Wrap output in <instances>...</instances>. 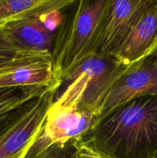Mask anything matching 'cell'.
Returning a JSON list of instances; mask_svg holds the SVG:
<instances>
[{
  "instance_id": "2e32d148",
  "label": "cell",
  "mask_w": 157,
  "mask_h": 158,
  "mask_svg": "<svg viewBox=\"0 0 157 158\" xmlns=\"http://www.w3.org/2000/svg\"><path fill=\"white\" fill-rule=\"evenodd\" d=\"M152 54H153V55L155 56V58H156V60H157V49H155V52H154L153 53H152Z\"/></svg>"
},
{
  "instance_id": "5b68a950",
  "label": "cell",
  "mask_w": 157,
  "mask_h": 158,
  "mask_svg": "<svg viewBox=\"0 0 157 158\" xmlns=\"http://www.w3.org/2000/svg\"><path fill=\"white\" fill-rule=\"evenodd\" d=\"M156 2L157 0H109L95 55L115 58L142 16Z\"/></svg>"
},
{
  "instance_id": "6da1fadb",
  "label": "cell",
  "mask_w": 157,
  "mask_h": 158,
  "mask_svg": "<svg viewBox=\"0 0 157 158\" xmlns=\"http://www.w3.org/2000/svg\"><path fill=\"white\" fill-rule=\"evenodd\" d=\"M85 137L110 158H157V96L123 103Z\"/></svg>"
},
{
  "instance_id": "30bf717a",
  "label": "cell",
  "mask_w": 157,
  "mask_h": 158,
  "mask_svg": "<svg viewBox=\"0 0 157 158\" xmlns=\"http://www.w3.org/2000/svg\"><path fill=\"white\" fill-rule=\"evenodd\" d=\"M157 49V2L142 16L115 60L132 66L144 60Z\"/></svg>"
},
{
  "instance_id": "9c48e42d",
  "label": "cell",
  "mask_w": 157,
  "mask_h": 158,
  "mask_svg": "<svg viewBox=\"0 0 157 158\" xmlns=\"http://www.w3.org/2000/svg\"><path fill=\"white\" fill-rule=\"evenodd\" d=\"M75 1L53 0L48 7L9 23L3 26V29L11 42L20 50L52 52L55 34L46 27L41 15L52 9H66Z\"/></svg>"
},
{
  "instance_id": "4fadbf2b",
  "label": "cell",
  "mask_w": 157,
  "mask_h": 158,
  "mask_svg": "<svg viewBox=\"0 0 157 158\" xmlns=\"http://www.w3.org/2000/svg\"><path fill=\"white\" fill-rule=\"evenodd\" d=\"M72 143L75 148L72 158H110L85 137L74 139Z\"/></svg>"
},
{
  "instance_id": "7c38bea8",
  "label": "cell",
  "mask_w": 157,
  "mask_h": 158,
  "mask_svg": "<svg viewBox=\"0 0 157 158\" xmlns=\"http://www.w3.org/2000/svg\"><path fill=\"white\" fill-rule=\"evenodd\" d=\"M53 0H0V27L48 7Z\"/></svg>"
},
{
  "instance_id": "ba28073f",
  "label": "cell",
  "mask_w": 157,
  "mask_h": 158,
  "mask_svg": "<svg viewBox=\"0 0 157 158\" xmlns=\"http://www.w3.org/2000/svg\"><path fill=\"white\" fill-rule=\"evenodd\" d=\"M26 86H61L49 52H26L0 64V88Z\"/></svg>"
},
{
  "instance_id": "3957f363",
  "label": "cell",
  "mask_w": 157,
  "mask_h": 158,
  "mask_svg": "<svg viewBox=\"0 0 157 158\" xmlns=\"http://www.w3.org/2000/svg\"><path fill=\"white\" fill-rule=\"evenodd\" d=\"M132 66H123L112 58L88 57L63 77L62 84L66 82L67 87L50 108L90 111L97 115L111 87Z\"/></svg>"
},
{
  "instance_id": "277c9868",
  "label": "cell",
  "mask_w": 157,
  "mask_h": 158,
  "mask_svg": "<svg viewBox=\"0 0 157 158\" xmlns=\"http://www.w3.org/2000/svg\"><path fill=\"white\" fill-rule=\"evenodd\" d=\"M59 87L49 88L0 121V158H25L40 135Z\"/></svg>"
},
{
  "instance_id": "9a60e30c",
  "label": "cell",
  "mask_w": 157,
  "mask_h": 158,
  "mask_svg": "<svg viewBox=\"0 0 157 158\" xmlns=\"http://www.w3.org/2000/svg\"><path fill=\"white\" fill-rule=\"evenodd\" d=\"M26 52L29 51L18 49L9 40L3 27H0V64L10 61Z\"/></svg>"
},
{
  "instance_id": "52a82bcc",
  "label": "cell",
  "mask_w": 157,
  "mask_h": 158,
  "mask_svg": "<svg viewBox=\"0 0 157 158\" xmlns=\"http://www.w3.org/2000/svg\"><path fill=\"white\" fill-rule=\"evenodd\" d=\"M95 118L96 114L90 111L49 108L41 134L25 158H34L55 143L86 137L95 123Z\"/></svg>"
},
{
  "instance_id": "8fae6325",
  "label": "cell",
  "mask_w": 157,
  "mask_h": 158,
  "mask_svg": "<svg viewBox=\"0 0 157 158\" xmlns=\"http://www.w3.org/2000/svg\"><path fill=\"white\" fill-rule=\"evenodd\" d=\"M52 87L55 86H26L0 88V121L29 100L39 97Z\"/></svg>"
},
{
  "instance_id": "5bb4252c",
  "label": "cell",
  "mask_w": 157,
  "mask_h": 158,
  "mask_svg": "<svg viewBox=\"0 0 157 158\" xmlns=\"http://www.w3.org/2000/svg\"><path fill=\"white\" fill-rule=\"evenodd\" d=\"M74 151L75 148L72 140L66 143L52 145L34 158H72Z\"/></svg>"
},
{
  "instance_id": "7a4b0ae2",
  "label": "cell",
  "mask_w": 157,
  "mask_h": 158,
  "mask_svg": "<svg viewBox=\"0 0 157 158\" xmlns=\"http://www.w3.org/2000/svg\"><path fill=\"white\" fill-rule=\"evenodd\" d=\"M109 0H80L70 6L55 32L51 52L56 80L95 55L97 38Z\"/></svg>"
},
{
  "instance_id": "8992f818",
  "label": "cell",
  "mask_w": 157,
  "mask_h": 158,
  "mask_svg": "<svg viewBox=\"0 0 157 158\" xmlns=\"http://www.w3.org/2000/svg\"><path fill=\"white\" fill-rule=\"evenodd\" d=\"M146 96H157V60L153 54L134 65L115 82L103 100L95 123L123 103Z\"/></svg>"
}]
</instances>
